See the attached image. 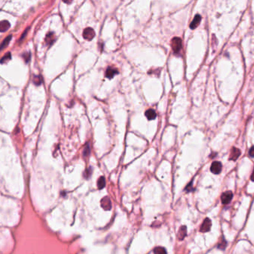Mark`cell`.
Returning a JSON list of instances; mask_svg holds the SVG:
<instances>
[{
    "label": "cell",
    "instance_id": "cell-1",
    "mask_svg": "<svg viewBox=\"0 0 254 254\" xmlns=\"http://www.w3.org/2000/svg\"><path fill=\"white\" fill-rule=\"evenodd\" d=\"M171 47L173 52L175 54H177L180 52L182 49V40L179 37H174L171 40Z\"/></svg>",
    "mask_w": 254,
    "mask_h": 254
},
{
    "label": "cell",
    "instance_id": "cell-2",
    "mask_svg": "<svg viewBox=\"0 0 254 254\" xmlns=\"http://www.w3.org/2000/svg\"><path fill=\"white\" fill-rule=\"evenodd\" d=\"M210 170L215 175H218L222 170V164L220 161H214L210 166Z\"/></svg>",
    "mask_w": 254,
    "mask_h": 254
},
{
    "label": "cell",
    "instance_id": "cell-3",
    "mask_svg": "<svg viewBox=\"0 0 254 254\" xmlns=\"http://www.w3.org/2000/svg\"><path fill=\"white\" fill-rule=\"evenodd\" d=\"M233 194L231 191H226L221 195V202L223 204H228L232 200Z\"/></svg>",
    "mask_w": 254,
    "mask_h": 254
},
{
    "label": "cell",
    "instance_id": "cell-4",
    "mask_svg": "<svg viewBox=\"0 0 254 254\" xmlns=\"http://www.w3.org/2000/svg\"><path fill=\"white\" fill-rule=\"evenodd\" d=\"M95 35L96 34H95L94 30L91 28H85L83 32L84 38L87 40H92L95 37Z\"/></svg>",
    "mask_w": 254,
    "mask_h": 254
},
{
    "label": "cell",
    "instance_id": "cell-5",
    "mask_svg": "<svg viewBox=\"0 0 254 254\" xmlns=\"http://www.w3.org/2000/svg\"><path fill=\"white\" fill-rule=\"evenodd\" d=\"M212 226V222L211 220H210V219H208V218H207V219H205V220L204 221V222H203L202 225H201V231L202 233H206V232H209V231L210 230V228H211Z\"/></svg>",
    "mask_w": 254,
    "mask_h": 254
},
{
    "label": "cell",
    "instance_id": "cell-6",
    "mask_svg": "<svg viewBox=\"0 0 254 254\" xmlns=\"http://www.w3.org/2000/svg\"><path fill=\"white\" fill-rule=\"evenodd\" d=\"M240 155H241V151H240L239 149L236 148V147H233L232 150H231L229 159L230 160H236L240 156Z\"/></svg>",
    "mask_w": 254,
    "mask_h": 254
},
{
    "label": "cell",
    "instance_id": "cell-7",
    "mask_svg": "<svg viewBox=\"0 0 254 254\" xmlns=\"http://www.w3.org/2000/svg\"><path fill=\"white\" fill-rule=\"evenodd\" d=\"M101 205L104 210H110L111 209V201L108 197H104L101 201Z\"/></svg>",
    "mask_w": 254,
    "mask_h": 254
},
{
    "label": "cell",
    "instance_id": "cell-8",
    "mask_svg": "<svg viewBox=\"0 0 254 254\" xmlns=\"http://www.w3.org/2000/svg\"><path fill=\"white\" fill-rule=\"evenodd\" d=\"M106 74H105V76H106V77H107L108 79H112L113 77L114 76H116V74H118V71L117 69L114 68H111L109 67L107 69L106 71Z\"/></svg>",
    "mask_w": 254,
    "mask_h": 254
},
{
    "label": "cell",
    "instance_id": "cell-9",
    "mask_svg": "<svg viewBox=\"0 0 254 254\" xmlns=\"http://www.w3.org/2000/svg\"><path fill=\"white\" fill-rule=\"evenodd\" d=\"M201 20V15H198V14L196 15L195 17L194 18L193 20L192 21V22H191V25H190L191 29H195V28L198 26Z\"/></svg>",
    "mask_w": 254,
    "mask_h": 254
},
{
    "label": "cell",
    "instance_id": "cell-10",
    "mask_svg": "<svg viewBox=\"0 0 254 254\" xmlns=\"http://www.w3.org/2000/svg\"><path fill=\"white\" fill-rule=\"evenodd\" d=\"M145 116L148 118V120L152 121V120H154L157 118V113H156V112L154 109H148L145 112Z\"/></svg>",
    "mask_w": 254,
    "mask_h": 254
},
{
    "label": "cell",
    "instance_id": "cell-11",
    "mask_svg": "<svg viewBox=\"0 0 254 254\" xmlns=\"http://www.w3.org/2000/svg\"><path fill=\"white\" fill-rule=\"evenodd\" d=\"M10 27V25L8 21L3 20L0 23V31H1V32H4V31H7Z\"/></svg>",
    "mask_w": 254,
    "mask_h": 254
},
{
    "label": "cell",
    "instance_id": "cell-12",
    "mask_svg": "<svg viewBox=\"0 0 254 254\" xmlns=\"http://www.w3.org/2000/svg\"><path fill=\"white\" fill-rule=\"evenodd\" d=\"M54 41H55V34H54V33H49V34L46 35V43H47L48 45H49V46H51V45L54 43Z\"/></svg>",
    "mask_w": 254,
    "mask_h": 254
},
{
    "label": "cell",
    "instance_id": "cell-13",
    "mask_svg": "<svg viewBox=\"0 0 254 254\" xmlns=\"http://www.w3.org/2000/svg\"><path fill=\"white\" fill-rule=\"evenodd\" d=\"M186 236V227L183 226L180 227L178 233V238L180 240H183L184 237Z\"/></svg>",
    "mask_w": 254,
    "mask_h": 254
},
{
    "label": "cell",
    "instance_id": "cell-14",
    "mask_svg": "<svg viewBox=\"0 0 254 254\" xmlns=\"http://www.w3.org/2000/svg\"><path fill=\"white\" fill-rule=\"evenodd\" d=\"M11 38H12V36L9 35V36H7V37H6V38L4 39V40H3V42L1 43V50H3L4 48L7 47V45H8L9 43H10Z\"/></svg>",
    "mask_w": 254,
    "mask_h": 254
},
{
    "label": "cell",
    "instance_id": "cell-15",
    "mask_svg": "<svg viewBox=\"0 0 254 254\" xmlns=\"http://www.w3.org/2000/svg\"><path fill=\"white\" fill-rule=\"evenodd\" d=\"M105 184H106V182H105V178L104 177L101 176L100 177V178H98V182H97V185L98 187V189H103L104 187H105Z\"/></svg>",
    "mask_w": 254,
    "mask_h": 254
},
{
    "label": "cell",
    "instance_id": "cell-16",
    "mask_svg": "<svg viewBox=\"0 0 254 254\" xmlns=\"http://www.w3.org/2000/svg\"><path fill=\"white\" fill-rule=\"evenodd\" d=\"M154 254H167L166 249L164 247H158L154 249Z\"/></svg>",
    "mask_w": 254,
    "mask_h": 254
},
{
    "label": "cell",
    "instance_id": "cell-17",
    "mask_svg": "<svg viewBox=\"0 0 254 254\" xmlns=\"http://www.w3.org/2000/svg\"><path fill=\"white\" fill-rule=\"evenodd\" d=\"M90 154V146L89 144H86L84 149L83 155L84 157H87Z\"/></svg>",
    "mask_w": 254,
    "mask_h": 254
},
{
    "label": "cell",
    "instance_id": "cell-18",
    "mask_svg": "<svg viewBox=\"0 0 254 254\" xmlns=\"http://www.w3.org/2000/svg\"><path fill=\"white\" fill-rule=\"evenodd\" d=\"M10 59H11V55H10V52H8V53L4 55V56L2 58H1V63L3 64V63H4L5 62H7V61L10 60Z\"/></svg>",
    "mask_w": 254,
    "mask_h": 254
},
{
    "label": "cell",
    "instance_id": "cell-19",
    "mask_svg": "<svg viewBox=\"0 0 254 254\" xmlns=\"http://www.w3.org/2000/svg\"><path fill=\"white\" fill-rule=\"evenodd\" d=\"M92 172H93V168L92 167H90V168H88L87 169H86L85 172L84 173V178H88L89 177H90Z\"/></svg>",
    "mask_w": 254,
    "mask_h": 254
},
{
    "label": "cell",
    "instance_id": "cell-20",
    "mask_svg": "<svg viewBox=\"0 0 254 254\" xmlns=\"http://www.w3.org/2000/svg\"><path fill=\"white\" fill-rule=\"evenodd\" d=\"M42 78L40 77V76H36V77H34V83L36 84V85H40V83H41V82H42Z\"/></svg>",
    "mask_w": 254,
    "mask_h": 254
},
{
    "label": "cell",
    "instance_id": "cell-21",
    "mask_svg": "<svg viewBox=\"0 0 254 254\" xmlns=\"http://www.w3.org/2000/svg\"><path fill=\"white\" fill-rule=\"evenodd\" d=\"M23 58L25 59V63H28V61L30 60V58H31V53L28 52V53H25L23 54Z\"/></svg>",
    "mask_w": 254,
    "mask_h": 254
},
{
    "label": "cell",
    "instance_id": "cell-22",
    "mask_svg": "<svg viewBox=\"0 0 254 254\" xmlns=\"http://www.w3.org/2000/svg\"><path fill=\"white\" fill-rule=\"evenodd\" d=\"M227 246V241H225V240H223L222 241V242H221V244H219L218 247L220 249H221V250H223V249L225 248V247Z\"/></svg>",
    "mask_w": 254,
    "mask_h": 254
},
{
    "label": "cell",
    "instance_id": "cell-23",
    "mask_svg": "<svg viewBox=\"0 0 254 254\" xmlns=\"http://www.w3.org/2000/svg\"><path fill=\"white\" fill-rule=\"evenodd\" d=\"M249 155L251 158H254V146H253L249 150Z\"/></svg>",
    "mask_w": 254,
    "mask_h": 254
},
{
    "label": "cell",
    "instance_id": "cell-24",
    "mask_svg": "<svg viewBox=\"0 0 254 254\" xmlns=\"http://www.w3.org/2000/svg\"><path fill=\"white\" fill-rule=\"evenodd\" d=\"M28 28H27L26 30H25V32L23 33V34H22V37H20V39H19V43H21V42L22 41V40H23V38H25V34H27V32H28Z\"/></svg>",
    "mask_w": 254,
    "mask_h": 254
},
{
    "label": "cell",
    "instance_id": "cell-25",
    "mask_svg": "<svg viewBox=\"0 0 254 254\" xmlns=\"http://www.w3.org/2000/svg\"><path fill=\"white\" fill-rule=\"evenodd\" d=\"M63 1H64V2L67 3V4H70L73 1V0H63Z\"/></svg>",
    "mask_w": 254,
    "mask_h": 254
},
{
    "label": "cell",
    "instance_id": "cell-26",
    "mask_svg": "<svg viewBox=\"0 0 254 254\" xmlns=\"http://www.w3.org/2000/svg\"><path fill=\"white\" fill-rule=\"evenodd\" d=\"M250 178H251V181H253L254 182V169H253V172H252V175H251V177H250Z\"/></svg>",
    "mask_w": 254,
    "mask_h": 254
}]
</instances>
